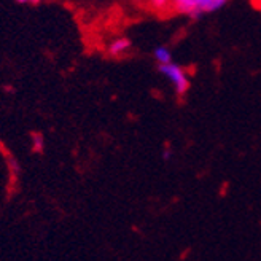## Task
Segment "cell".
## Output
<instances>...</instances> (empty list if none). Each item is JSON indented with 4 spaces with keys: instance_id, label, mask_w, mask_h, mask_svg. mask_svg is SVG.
I'll return each instance as SVG.
<instances>
[{
    "instance_id": "cell-3",
    "label": "cell",
    "mask_w": 261,
    "mask_h": 261,
    "mask_svg": "<svg viewBox=\"0 0 261 261\" xmlns=\"http://www.w3.org/2000/svg\"><path fill=\"white\" fill-rule=\"evenodd\" d=\"M153 56H154L156 61H158L160 65H166V64H171L172 62V53H171V49H169L167 46H158V48H154Z\"/></svg>"
},
{
    "instance_id": "cell-5",
    "label": "cell",
    "mask_w": 261,
    "mask_h": 261,
    "mask_svg": "<svg viewBox=\"0 0 261 261\" xmlns=\"http://www.w3.org/2000/svg\"><path fill=\"white\" fill-rule=\"evenodd\" d=\"M171 154H172V150L167 147V148L163 151V158H164V160H169V158H171Z\"/></svg>"
},
{
    "instance_id": "cell-1",
    "label": "cell",
    "mask_w": 261,
    "mask_h": 261,
    "mask_svg": "<svg viewBox=\"0 0 261 261\" xmlns=\"http://www.w3.org/2000/svg\"><path fill=\"white\" fill-rule=\"evenodd\" d=\"M225 5V0H177V2H174V10L180 15L198 19L207 13H215L221 10Z\"/></svg>"
},
{
    "instance_id": "cell-2",
    "label": "cell",
    "mask_w": 261,
    "mask_h": 261,
    "mask_svg": "<svg viewBox=\"0 0 261 261\" xmlns=\"http://www.w3.org/2000/svg\"><path fill=\"white\" fill-rule=\"evenodd\" d=\"M160 72L172 83L175 93L178 96H184L190 89V78H188L187 72L181 69L178 64L171 62V64H166V65H160Z\"/></svg>"
},
{
    "instance_id": "cell-4",
    "label": "cell",
    "mask_w": 261,
    "mask_h": 261,
    "mask_svg": "<svg viewBox=\"0 0 261 261\" xmlns=\"http://www.w3.org/2000/svg\"><path fill=\"white\" fill-rule=\"evenodd\" d=\"M129 48H130V40H127V38H116L110 45V53L113 56H120V55H124Z\"/></svg>"
}]
</instances>
